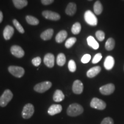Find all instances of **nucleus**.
<instances>
[{"instance_id":"obj_1","label":"nucleus","mask_w":124,"mask_h":124,"mask_svg":"<svg viewBox=\"0 0 124 124\" xmlns=\"http://www.w3.org/2000/svg\"><path fill=\"white\" fill-rule=\"evenodd\" d=\"M83 112V108L78 103H72L70 105L67 110V113L71 117L79 116Z\"/></svg>"},{"instance_id":"obj_2","label":"nucleus","mask_w":124,"mask_h":124,"mask_svg":"<svg viewBox=\"0 0 124 124\" xmlns=\"http://www.w3.org/2000/svg\"><path fill=\"white\" fill-rule=\"evenodd\" d=\"M13 93L10 90H5L0 97V106L5 107L13 98Z\"/></svg>"},{"instance_id":"obj_3","label":"nucleus","mask_w":124,"mask_h":124,"mask_svg":"<svg viewBox=\"0 0 124 124\" xmlns=\"http://www.w3.org/2000/svg\"><path fill=\"white\" fill-rule=\"evenodd\" d=\"M85 21L91 26H96L98 24V19L95 15L91 10H87L85 13Z\"/></svg>"},{"instance_id":"obj_4","label":"nucleus","mask_w":124,"mask_h":124,"mask_svg":"<svg viewBox=\"0 0 124 124\" xmlns=\"http://www.w3.org/2000/svg\"><path fill=\"white\" fill-rule=\"evenodd\" d=\"M52 86V83L49 81L43 82L36 85L34 87V90L38 93H43L49 90Z\"/></svg>"},{"instance_id":"obj_5","label":"nucleus","mask_w":124,"mask_h":124,"mask_svg":"<svg viewBox=\"0 0 124 124\" xmlns=\"http://www.w3.org/2000/svg\"><path fill=\"white\" fill-rule=\"evenodd\" d=\"M35 108L33 105L31 103H28L23 108L22 111V116L23 118L29 119L33 116Z\"/></svg>"},{"instance_id":"obj_6","label":"nucleus","mask_w":124,"mask_h":124,"mask_svg":"<svg viewBox=\"0 0 124 124\" xmlns=\"http://www.w3.org/2000/svg\"><path fill=\"white\" fill-rule=\"evenodd\" d=\"M8 71L12 75L17 78H21L24 75L25 70L23 67L19 66H10L8 67Z\"/></svg>"},{"instance_id":"obj_7","label":"nucleus","mask_w":124,"mask_h":124,"mask_svg":"<svg viewBox=\"0 0 124 124\" xmlns=\"http://www.w3.org/2000/svg\"><path fill=\"white\" fill-rule=\"evenodd\" d=\"M90 106L91 108L98 110H104L106 107V103L100 99L97 98H94L90 102Z\"/></svg>"},{"instance_id":"obj_8","label":"nucleus","mask_w":124,"mask_h":124,"mask_svg":"<svg viewBox=\"0 0 124 124\" xmlns=\"http://www.w3.org/2000/svg\"><path fill=\"white\" fill-rule=\"evenodd\" d=\"M115 90V86L113 83H108L102 86L100 88V91L102 94L105 95H110Z\"/></svg>"},{"instance_id":"obj_9","label":"nucleus","mask_w":124,"mask_h":124,"mask_svg":"<svg viewBox=\"0 0 124 124\" xmlns=\"http://www.w3.org/2000/svg\"><path fill=\"white\" fill-rule=\"evenodd\" d=\"M42 15L43 17L46 19L52 21H58L60 18V16L56 12L50 11V10H44L43 12Z\"/></svg>"},{"instance_id":"obj_10","label":"nucleus","mask_w":124,"mask_h":124,"mask_svg":"<svg viewBox=\"0 0 124 124\" xmlns=\"http://www.w3.org/2000/svg\"><path fill=\"white\" fill-rule=\"evenodd\" d=\"M10 52H11L12 55L18 58H22L24 56L25 54L24 51L23 50L22 48L18 46H16V45L11 46Z\"/></svg>"},{"instance_id":"obj_11","label":"nucleus","mask_w":124,"mask_h":124,"mask_svg":"<svg viewBox=\"0 0 124 124\" xmlns=\"http://www.w3.org/2000/svg\"><path fill=\"white\" fill-rule=\"evenodd\" d=\"M44 63L48 67H53L55 63V56L53 54L51 53L46 54L44 58Z\"/></svg>"},{"instance_id":"obj_12","label":"nucleus","mask_w":124,"mask_h":124,"mask_svg":"<svg viewBox=\"0 0 124 124\" xmlns=\"http://www.w3.org/2000/svg\"><path fill=\"white\" fill-rule=\"evenodd\" d=\"M83 91V85L79 80H76L74 81L72 85V91L76 94H82Z\"/></svg>"},{"instance_id":"obj_13","label":"nucleus","mask_w":124,"mask_h":124,"mask_svg":"<svg viewBox=\"0 0 124 124\" xmlns=\"http://www.w3.org/2000/svg\"><path fill=\"white\" fill-rule=\"evenodd\" d=\"M14 34V28L12 26L7 25L4 28L3 36L6 40H10Z\"/></svg>"},{"instance_id":"obj_14","label":"nucleus","mask_w":124,"mask_h":124,"mask_svg":"<svg viewBox=\"0 0 124 124\" xmlns=\"http://www.w3.org/2000/svg\"><path fill=\"white\" fill-rule=\"evenodd\" d=\"M115 64V60L111 56H108L105 59L104 62V67L107 70H110L113 68Z\"/></svg>"},{"instance_id":"obj_15","label":"nucleus","mask_w":124,"mask_h":124,"mask_svg":"<svg viewBox=\"0 0 124 124\" xmlns=\"http://www.w3.org/2000/svg\"><path fill=\"white\" fill-rule=\"evenodd\" d=\"M62 110V106L60 105H52L49 107L48 110V113L51 116H54L55 114L60 113Z\"/></svg>"},{"instance_id":"obj_16","label":"nucleus","mask_w":124,"mask_h":124,"mask_svg":"<svg viewBox=\"0 0 124 124\" xmlns=\"http://www.w3.org/2000/svg\"><path fill=\"white\" fill-rule=\"evenodd\" d=\"M77 9V5L75 3L70 2L66 9V13L67 15L72 16L75 14Z\"/></svg>"},{"instance_id":"obj_17","label":"nucleus","mask_w":124,"mask_h":124,"mask_svg":"<svg viewBox=\"0 0 124 124\" xmlns=\"http://www.w3.org/2000/svg\"><path fill=\"white\" fill-rule=\"evenodd\" d=\"M101 71V68L100 66H95L92 67L87 72V77L92 78L97 76Z\"/></svg>"},{"instance_id":"obj_18","label":"nucleus","mask_w":124,"mask_h":124,"mask_svg":"<svg viewBox=\"0 0 124 124\" xmlns=\"http://www.w3.org/2000/svg\"><path fill=\"white\" fill-rule=\"evenodd\" d=\"M67 37V32L64 30L60 31L56 36V41L57 43H61L66 39Z\"/></svg>"},{"instance_id":"obj_19","label":"nucleus","mask_w":124,"mask_h":124,"mask_svg":"<svg viewBox=\"0 0 124 124\" xmlns=\"http://www.w3.org/2000/svg\"><path fill=\"white\" fill-rule=\"evenodd\" d=\"M54 34V30L52 29H46L40 35V38L43 40H48L52 38Z\"/></svg>"},{"instance_id":"obj_20","label":"nucleus","mask_w":124,"mask_h":124,"mask_svg":"<svg viewBox=\"0 0 124 124\" xmlns=\"http://www.w3.org/2000/svg\"><path fill=\"white\" fill-rule=\"evenodd\" d=\"M64 99V95L63 92L60 90H56L54 93L53 96V100L55 102H61Z\"/></svg>"},{"instance_id":"obj_21","label":"nucleus","mask_w":124,"mask_h":124,"mask_svg":"<svg viewBox=\"0 0 124 124\" xmlns=\"http://www.w3.org/2000/svg\"><path fill=\"white\" fill-rule=\"evenodd\" d=\"M87 44L90 47L93 48L94 49H97L99 48V44L96 41V40L94 38V37L90 36L87 39Z\"/></svg>"},{"instance_id":"obj_22","label":"nucleus","mask_w":124,"mask_h":124,"mask_svg":"<svg viewBox=\"0 0 124 124\" xmlns=\"http://www.w3.org/2000/svg\"><path fill=\"white\" fill-rule=\"evenodd\" d=\"M15 7L17 9H23L28 5L27 0H13Z\"/></svg>"},{"instance_id":"obj_23","label":"nucleus","mask_w":124,"mask_h":124,"mask_svg":"<svg viewBox=\"0 0 124 124\" xmlns=\"http://www.w3.org/2000/svg\"><path fill=\"white\" fill-rule=\"evenodd\" d=\"M115 40L113 38H108L105 43V48L107 51H111L115 47Z\"/></svg>"},{"instance_id":"obj_24","label":"nucleus","mask_w":124,"mask_h":124,"mask_svg":"<svg viewBox=\"0 0 124 124\" xmlns=\"http://www.w3.org/2000/svg\"><path fill=\"white\" fill-rule=\"evenodd\" d=\"M103 11V6L100 1H97L94 5V12L95 15H100Z\"/></svg>"},{"instance_id":"obj_25","label":"nucleus","mask_w":124,"mask_h":124,"mask_svg":"<svg viewBox=\"0 0 124 124\" xmlns=\"http://www.w3.org/2000/svg\"><path fill=\"white\" fill-rule=\"evenodd\" d=\"M66 62V56L64 54L60 53L57 56L56 59V63L59 66H64Z\"/></svg>"},{"instance_id":"obj_26","label":"nucleus","mask_w":124,"mask_h":124,"mask_svg":"<svg viewBox=\"0 0 124 124\" xmlns=\"http://www.w3.org/2000/svg\"><path fill=\"white\" fill-rule=\"evenodd\" d=\"M26 20L29 24L32 25H37L39 24V21L38 18L32 16H27Z\"/></svg>"},{"instance_id":"obj_27","label":"nucleus","mask_w":124,"mask_h":124,"mask_svg":"<svg viewBox=\"0 0 124 124\" xmlns=\"http://www.w3.org/2000/svg\"><path fill=\"white\" fill-rule=\"evenodd\" d=\"M81 29V25H80L79 23L77 22L75 23V24L72 25V28H71V31H72V33L74 34V35H78V34L80 33Z\"/></svg>"},{"instance_id":"obj_28","label":"nucleus","mask_w":124,"mask_h":124,"mask_svg":"<svg viewBox=\"0 0 124 124\" xmlns=\"http://www.w3.org/2000/svg\"><path fill=\"white\" fill-rule=\"evenodd\" d=\"M77 41V38H70L68 39L67 40H66V43H65V46L67 48H70L71 47H72V46H74V44Z\"/></svg>"},{"instance_id":"obj_29","label":"nucleus","mask_w":124,"mask_h":124,"mask_svg":"<svg viewBox=\"0 0 124 124\" xmlns=\"http://www.w3.org/2000/svg\"><path fill=\"white\" fill-rule=\"evenodd\" d=\"M13 23L14 25L15 26V27L16 28V29H17V31L20 32V33H24L25 31H24V28H23L22 25L20 24V23L18 22L17 20H16V19H14L13 20Z\"/></svg>"},{"instance_id":"obj_30","label":"nucleus","mask_w":124,"mask_h":124,"mask_svg":"<svg viewBox=\"0 0 124 124\" xmlns=\"http://www.w3.org/2000/svg\"><path fill=\"white\" fill-rule=\"evenodd\" d=\"M95 36L97 39L100 41H102L105 39V32L102 31H97L95 33Z\"/></svg>"},{"instance_id":"obj_31","label":"nucleus","mask_w":124,"mask_h":124,"mask_svg":"<svg viewBox=\"0 0 124 124\" xmlns=\"http://www.w3.org/2000/svg\"><path fill=\"white\" fill-rule=\"evenodd\" d=\"M69 69L70 72H74L77 70V66H76L75 62L74 60H70L69 62Z\"/></svg>"},{"instance_id":"obj_32","label":"nucleus","mask_w":124,"mask_h":124,"mask_svg":"<svg viewBox=\"0 0 124 124\" xmlns=\"http://www.w3.org/2000/svg\"><path fill=\"white\" fill-rule=\"evenodd\" d=\"M102 55L101 53H98L94 56V58L93 59L92 63L93 64H97L102 59Z\"/></svg>"},{"instance_id":"obj_33","label":"nucleus","mask_w":124,"mask_h":124,"mask_svg":"<svg viewBox=\"0 0 124 124\" xmlns=\"http://www.w3.org/2000/svg\"><path fill=\"white\" fill-rule=\"evenodd\" d=\"M91 59V55L89 54H85L81 59V62L83 63H87Z\"/></svg>"},{"instance_id":"obj_34","label":"nucleus","mask_w":124,"mask_h":124,"mask_svg":"<svg viewBox=\"0 0 124 124\" xmlns=\"http://www.w3.org/2000/svg\"><path fill=\"white\" fill-rule=\"evenodd\" d=\"M41 58L40 57H36V58H33V59L32 60V63L34 66L36 67H38L39 65L41 64Z\"/></svg>"},{"instance_id":"obj_35","label":"nucleus","mask_w":124,"mask_h":124,"mask_svg":"<svg viewBox=\"0 0 124 124\" xmlns=\"http://www.w3.org/2000/svg\"><path fill=\"white\" fill-rule=\"evenodd\" d=\"M101 124H114V121L111 118L106 117L102 120Z\"/></svg>"},{"instance_id":"obj_36","label":"nucleus","mask_w":124,"mask_h":124,"mask_svg":"<svg viewBox=\"0 0 124 124\" xmlns=\"http://www.w3.org/2000/svg\"><path fill=\"white\" fill-rule=\"evenodd\" d=\"M54 1V0H41V2L43 5H48L51 4Z\"/></svg>"},{"instance_id":"obj_37","label":"nucleus","mask_w":124,"mask_h":124,"mask_svg":"<svg viewBox=\"0 0 124 124\" xmlns=\"http://www.w3.org/2000/svg\"><path fill=\"white\" fill-rule=\"evenodd\" d=\"M3 20V13L0 10V23H2Z\"/></svg>"},{"instance_id":"obj_38","label":"nucleus","mask_w":124,"mask_h":124,"mask_svg":"<svg viewBox=\"0 0 124 124\" xmlns=\"http://www.w3.org/2000/svg\"><path fill=\"white\" fill-rule=\"evenodd\" d=\"M89 1H93V0H89Z\"/></svg>"}]
</instances>
